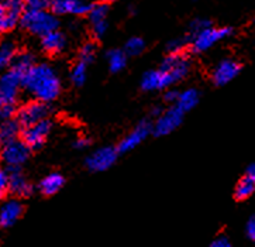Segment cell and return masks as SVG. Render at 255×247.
Segmentation results:
<instances>
[{
  "label": "cell",
  "mask_w": 255,
  "mask_h": 247,
  "mask_svg": "<svg viewBox=\"0 0 255 247\" xmlns=\"http://www.w3.org/2000/svg\"><path fill=\"white\" fill-rule=\"evenodd\" d=\"M23 86L37 100L48 103L58 98L61 92V81L55 69L48 64L34 65L23 76Z\"/></svg>",
  "instance_id": "obj_1"
},
{
  "label": "cell",
  "mask_w": 255,
  "mask_h": 247,
  "mask_svg": "<svg viewBox=\"0 0 255 247\" xmlns=\"http://www.w3.org/2000/svg\"><path fill=\"white\" fill-rule=\"evenodd\" d=\"M20 23L28 33L41 37L55 31L59 24L54 13H50L47 10H30V8L25 10Z\"/></svg>",
  "instance_id": "obj_2"
},
{
  "label": "cell",
  "mask_w": 255,
  "mask_h": 247,
  "mask_svg": "<svg viewBox=\"0 0 255 247\" xmlns=\"http://www.w3.org/2000/svg\"><path fill=\"white\" fill-rule=\"evenodd\" d=\"M23 86V75L13 69L0 76V106H16L20 88Z\"/></svg>",
  "instance_id": "obj_3"
},
{
  "label": "cell",
  "mask_w": 255,
  "mask_h": 247,
  "mask_svg": "<svg viewBox=\"0 0 255 247\" xmlns=\"http://www.w3.org/2000/svg\"><path fill=\"white\" fill-rule=\"evenodd\" d=\"M233 33L230 27H207L203 31H200L196 35L192 37V48L195 52H203L207 51L209 48H212L214 44H217L219 41L224 40L226 37H229Z\"/></svg>",
  "instance_id": "obj_4"
},
{
  "label": "cell",
  "mask_w": 255,
  "mask_h": 247,
  "mask_svg": "<svg viewBox=\"0 0 255 247\" xmlns=\"http://www.w3.org/2000/svg\"><path fill=\"white\" fill-rule=\"evenodd\" d=\"M48 113H50V109L47 106V103L40 102V100H33L18 109L17 122L25 129L33 124L40 123L42 120H47Z\"/></svg>",
  "instance_id": "obj_5"
},
{
  "label": "cell",
  "mask_w": 255,
  "mask_h": 247,
  "mask_svg": "<svg viewBox=\"0 0 255 247\" xmlns=\"http://www.w3.org/2000/svg\"><path fill=\"white\" fill-rule=\"evenodd\" d=\"M30 150L23 140H14L8 144H4L0 151V157L3 163L11 168H18L23 165L30 157Z\"/></svg>",
  "instance_id": "obj_6"
},
{
  "label": "cell",
  "mask_w": 255,
  "mask_h": 247,
  "mask_svg": "<svg viewBox=\"0 0 255 247\" xmlns=\"http://www.w3.org/2000/svg\"><path fill=\"white\" fill-rule=\"evenodd\" d=\"M183 115H185V112L176 105L162 112L158 116L155 124L152 126L154 134L155 136H166V134L172 133L173 130H176L183 120Z\"/></svg>",
  "instance_id": "obj_7"
},
{
  "label": "cell",
  "mask_w": 255,
  "mask_h": 247,
  "mask_svg": "<svg viewBox=\"0 0 255 247\" xmlns=\"http://www.w3.org/2000/svg\"><path fill=\"white\" fill-rule=\"evenodd\" d=\"M159 69H162L165 74L171 78L172 83L181 81L182 78H185L189 74L190 61L183 52L181 54H169L165 58L164 62Z\"/></svg>",
  "instance_id": "obj_8"
},
{
  "label": "cell",
  "mask_w": 255,
  "mask_h": 247,
  "mask_svg": "<svg viewBox=\"0 0 255 247\" xmlns=\"http://www.w3.org/2000/svg\"><path fill=\"white\" fill-rule=\"evenodd\" d=\"M117 156H119V150L116 147H112V146L102 147L86 158V167L93 173L106 171L107 168H110L115 164Z\"/></svg>",
  "instance_id": "obj_9"
},
{
  "label": "cell",
  "mask_w": 255,
  "mask_h": 247,
  "mask_svg": "<svg viewBox=\"0 0 255 247\" xmlns=\"http://www.w3.org/2000/svg\"><path fill=\"white\" fill-rule=\"evenodd\" d=\"M152 126L148 120H142L140 123L137 124L131 132L128 133L123 140L119 143L117 150L119 153H127V151H131L137 146H140L142 141L148 137V134L152 132Z\"/></svg>",
  "instance_id": "obj_10"
},
{
  "label": "cell",
  "mask_w": 255,
  "mask_h": 247,
  "mask_svg": "<svg viewBox=\"0 0 255 247\" xmlns=\"http://www.w3.org/2000/svg\"><path fill=\"white\" fill-rule=\"evenodd\" d=\"M240 71H241V65L236 59L226 58L214 66L213 72H212V79L217 86H223V85L231 82L240 74Z\"/></svg>",
  "instance_id": "obj_11"
},
{
  "label": "cell",
  "mask_w": 255,
  "mask_h": 247,
  "mask_svg": "<svg viewBox=\"0 0 255 247\" xmlns=\"http://www.w3.org/2000/svg\"><path fill=\"white\" fill-rule=\"evenodd\" d=\"M52 123L50 120H42L40 123L33 124L30 127H25L23 130V141L30 148H40L44 144V141L47 140L48 134L51 132Z\"/></svg>",
  "instance_id": "obj_12"
},
{
  "label": "cell",
  "mask_w": 255,
  "mask_h": 247,
  "mask_svg": "<svg viewBox=\"0 0 255 247\" xmlns=\"http://www.w3.org/2000/svg\"><path fill=\"white\" fill-rule=\"evenodd\" d=\"M23 215V204L16 199H6L0 204V228H10Z\"/></svg>",
  "instance_id": "obj_13"
},
{
  "label": "cell",
  "mask_w": 255,
  "mask_h": 247,
  "mask_svg": "<svg viewBox=\"0 0 255 247\" xmlns=\"http://www.w3.org/2000/svg\"><path fill=\"white\" fill-rule=\"evenodd\" d=\"M107 14H109V6L106 3H98L93 4L89 11V21L92 25V33L95 37H103L107 31Z\"/></svg>",
  "instance_id": "obj_14"
},
{
  "label": "cell",
  "mask_w": 255,
  "mask_h": 247,
  "mask_svg": "<svg viewBox=\"0 0 255 247\" xmlns=\"http://www.w3.org/2000/svg\"><path fill=\"white\" fill-rule=\"evenodd\" d=\"M51 8L54 14H89L92 6L85 0H52Z\"/></svg>",
  "instance_id": "obj_15"
},
{
  "label": "cell",
  "mask_w": 255,
  "mask_h": 247,
  "mask_svg": "<svg viewBox=\"0 0 255 247\" xmlns=\"http://www.w3.org/2000/svg\"><path fill=\"white\" fill-rule=\"evenodd\" d=\"M172 85V81L168 75L165 74L162 69H154V71H148L142 75L141 79V88L144 91H159V89H165L168 86Z\"/></svg>",
  "instance_id": "obj_16"
},
{
  "label": "cell",
  "mask_w": 255,
  "mask_h": 247,
  "mask_svg": "<svg viewBox=\"0 0 255 247\" xmlns=\"http://www.w3.org/2000/svg\"><path fill=\"white\" fill-rule=\"evenodd\" d=\"M8 191L18 198L30 197L33 194V185L24 177L18 168H13L10 173V184H8Z\"/></svg>",
  "instance_id": "obj_17"
},
{
  "label": "cell",
  "mask_w": 255,
  "mask_h": 247,
  "mask_svg": "<svg viewBox=\"0 0 255 247\" xmlns=\"http://www.w3.org/2000/svg\"><path fill=\"white\" fill-rule=\"evenodd\" d=\"M41 45L45 52H48V54H58V52H61L62 49L65 48V35L62 33H59L58 30H55V31H52V33L42 37Z\"/></svg>",
  "instance_id": "obj_18"
},
{
  "label": "cell",
  "mask_w": 255,
  "mask_h": 247,
  "mask_svg": "<svg viewBox=\"0 0 255 247\" xmlns=\"http://www.w3.org/2000/svg\"><path fill=\"white\" fill-rule=\"evenodd\" d=\"M64 184H65V180H64V177L61 174L51 173L41 180V182H40V191L44 195L51 197V195H55L58 191L64 187Z\"/></svg>",
  "instance_id": "obj_19"
},
{
  "label": "cell",
  "mask_w": 255,
  "mask_h": 247,
  "mask_svg": "<svg viewBox=\"0 0 255 247\" xmlns=\"http://www.w3.org/2000/svg\"><path fill=\"white\" fill-rule=\"evenodd\" d=\"M18 134H20V123L17 120L10 119V120L0 122V144L1 146L17 140Z\"/></svg>",
  "instance_id": "obj_20"
},
{
  "label": "cell",
  "mask_w": 255,
  "mask_h": 247,
  "mask_svg": "<svg viewBox=\"0 0 255 247\" xmlns=\"http://www.w3.org/2000/svg\"><path fill=\"white\" fill-rule=\"evenodd\" d=\"M199 102V92L193 88H189L186 91L179 92V96H178V100H176V106L182 109L183 112H188L190 109L198 105Z\"/></svg>",
  "instance_id": "obj_21"
},
{
  "label": "cell",
  "mask_w": 255,
  "mask_h": 247,
  "mask_svg": "<svg viewBox=\"0 0 255 247\" xmlns=\"http://www.w3.org/2000/svg\"><path fill=\"white\" fill-rule=\"evenodd\" d=\"M16 55L17 52L14 42L8 41V40L0 42V71L6 69L7 66H11Z\"/></svg>",
  "instance_id": "obj_22"
},
{
  "label": "cell",
  "mask_w": 255,
  "mask_h": 247,
  "mask_svg": "<svg viewBox=\"0 0 255 247\" xmlns=\"http://www.w3.org/2000/svg\"><path fill=\"white\" fill-rule=\"evenodd\" d=\"M33 66H34L33 54H30V52H20V54H17L16 57H14V59H13L11 69L24 76V75L27 74Z\"/></svg>",
  "instance_id": "obj_23"
},
{
  "label": "cell",
  "mask_w": 255,
  "mask_h": 247,
  "mask_svg": "<svg viewBox=\"0 0 255 247\" xmlns=\"http://www.w3.org/2000/svg\"><path fill=\"white\" fill-rule=\"evenodd\" d=\"M107 62L112 72H120L126 68L127 64V54L122 49H112L107 54Z\"/></svg>",
  "instance_id": "obj_24"
},
{
  "label": "cell",
  "mask_w": 255,
  "mask_h": 247,
  "mask_svg": "<svg viewBox=\"0 0 255 247\" xmlns=\"http://www.w3.org/2000/svg\"><path fill=\"white\" fill-rule=\"evenodd\" d=\"M255 191V181H253L251 178H248L247 175L244 178H241L236 187V191H234V197L237 198L239 201H243V199H247L250 198Z\"/></svg>",
  "instance_id": "obj_25"
},
{
  "label": "cell",
  "mask_w": 255,
  "mask_h": 247,
  "mask_svg": "<svg viewBox=\"0 0 255 247\" xmlns=\"http://www.w3.org/2000/svg\"><path fill=\"white\" fill-rule=\"evenodd\" d=\"M18 20H20L18 17L8 13L7 10L3 7V4L0 3V33H6L8 30L14 28V25L18 23Z\"/></svg>",
  "instance_id": "obj_26"
},
{
  "label": "cell",
  "mask_w": 255,
  "mask_h": 247,
  "mask_svg": "<svg viewBox=\"0 0 255 247\" xmlns=\"http://www.w3.org/2000/svg\"><path fill=\"white\" fill-rule=\"evenodd\" d=\"M145 48V42L142 38L140 37H131L128 41L126 42V47H124V52L127 54V55H140L141 52L144 51Z\"/></svg>",
  "instance_id": "obj_27"
},
{
  "label": "cell",
  "mask_w": 255,
  "mask_h": 247,
  "mask_svg": "<svg viewBox=\"0 0 255 247\" xmlns=\"http://www.w3.org/2000/svg\"><path fill=\"white\" fill-rule=\"evenodd\" d=\"M86 64L85 62H78L76 65L72 68L71 71V81L76 85V86H82L85 81H86Z\"/></svg>",
  "instance_id": "obj_28"
},
{
  "label": "cell",
  "mask_w": 255,
  "mask_h": 247,
  "mask_svg": "<svg viewBox=\"0 0 255 247\" xmlns=\"http://www.w3.org/2000/svg\"><path fill=\"white\" fill-rule=\"evenodd\" d=\"M95 55H96V45L93 42H86L79 51V61L88 65L89 62L93 61Z\"/></svg>",
  "instance_id": "obj_29"
},
{
  "label": "cell",
  "mask_w": 255,
  "mask_h": 247,
  "mask_svg": "<svg viewBox=\"0 0 255 247\" xmlns=\"http://www.w3.org/2000/svg\"><path fill=\"white\" fill-rule=\"evenodd\" d=\"M210 25H212L210 21L206 20V18H196V20H193L190 23V37H193V35H196L200 31H203L205 28L210 27Z\"/></svg>",
  "instance_id": "obj_30"
},
{
  "label": "cell",
  "mask_w": 255,
  "mask_h": 247,
  "mask_svg": "<svg viewBox=\"0 0 255 247\" xmlns=\"http://www.w3.org/2000/svg\"><path fill=\"white\" fill-rule=\"evenodd\" d=\"M25 7L30 10H45L47 7H51L52 0H24Z\"/></svg>",
  "instance_id": "obj_31"
},
{
  "label": "cell",
  "mask_w": 255,
  "mask_h": 247,
  "mask_svg": "<svg viewBox=\"0 0 255 247\" xmlns=\"http://www.w3.org/2000/svg\"><path fill=\"white\" fill-rule=\"evenodd\" d=\"M183 47H185V41L181 38H176L168 44V51H169V54H181L183 51Z\"/></svg>",
  "instance_id": "obj_32"
},
{
  "label": "cell",
  "mask_w": 255,
  "mask_h": 247,
  "mask_svg": "<svg viewBox=\"0 0 255 247\" xmlns=\"http://www.w3.org/2000/svg\"><path fill=\"white\" fill-rule=\"evenodd\" d=\"M8 184H10V174L6 173L4 170H0V195L8 191Z\"/></svg>",
  "instance_id": "obj_33"
},
{
  "label": "cell",
  "mask_w": 255,
  "mask_h": 247,
  "mask_svg": "<svg viewBox=\"0 0 255 247\" xmlns=\"http://www.w3.org/2000/svg\"><path fill=\"white\" fill-rule=\"evenodd\" d=\"M16 112V106H0V122L10 120Z\"/></svg>",
  "instance_id": "obj_34"
},
{
  "label": "cell",
  "mask_w": 255,
  "mask_h": 247,
  "mask_svg": "<svg viewBox=\"0 0 255 247\" xmlns=\"http://www.w3.org/2000/svg\"><path fill=\"white\" fill-rule=\"evenodd\" d=\"M246 232H247V236L250 239L255 242V216H251L248 219L247 226H246Z\"/></svg>",
  "instance_id": "obj_35"
},
{
  "label": "cell",
  "mask_w": 255,
  "mask_h": 247,
  "mask_svg": "<svg viewBox=\"0 0 255 247\" xmlns=\"http://www.w3.org/2000/svg\"><path fill=\"white\" fill-rule=\"evenodd\" d=\"M210 247H231V243L227 238L220 236V238H217V239H214L213 242H212Z\"/></svg>",
  "instance_id": "obj_36"
},
{
  "label": "cell",
  "mask_w": 255,
  "mask_h": 247,
  "mask_svg": "<svg viewBox=\"0 0 255 247\" xmlns=\"http://www.w3.org/2000/svg\"><path fill=\"white\" fill-rule=\"evenodd\" d=\"M89 144H91V140L88 139V137H78L76 140H75L74 146L76 148H88L89 147Z\"/></svg>",
  "instance_id": "obj_37"
},
{
  "label": "cell",
  "mask_w": 255,
  "mask_h": 247,
  "mask_svg": "<svg viewBox=\"0 0 255 247\" xmlns=\"http://www.w3.org/2000/svg\"><path fill=\"white\" fill-rule=\"evenodd\" d=\"M178 96H179V92L169 91L165 93V100H166V102H169V103H176Z\"/></svg>",
  "instance_id": "obj_38"
},
{
  "label": "cell",
  "mask_w": 255,
  "mask_h": 247,
  "mask_svg": "<svg viewBox=\"0 0 255 247\" xmlns=\"http://www.w3.org/2000/svg\"><path fill=\"white\" fill-rule=\"evenodd\" d=\"M246 175H247L248 178H251L253 181H255V163L248 167L247 174H246Z\"/></svg>",
  "instance_id": "obj_39"
}]
</instances>
